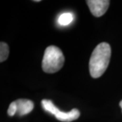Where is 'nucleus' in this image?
<instances>
[{
	"mask_svg": "<svg viewBox=\"0 0 122 122\" xmlns=\"http://www.w3.org/2000/svg\"><path fill=\"white\" fill-rule=\"evenodd\" d=\"M74 16L73 14L70 12H65L61 14L58 17V22L61 26H66L71 24L73 20Z\"/></svg>",
	"mask_w": 122,
	"mask_h": 122,
	"instance_id": "nucleus-6",
	"label": "nucleus"
},
{
	"mask_svg": "<svg viewBox=\"0 0 122 122\" xmlns=\"http://www.w3.org/2000/svg\"><path fill=\"white\" fill-rule=\"evenodd\" d=\"M9 47L8 44L5 42L0 43V62H2L5 61L8 57Z\"/></svg>",
	"mask_w": 122,
	"mask_h": 122,
	"instance_id": "nucleus-7",
	"label": "nucleus"
},
{
	"mask_svg": "<svg viewBox=\"0 0 122 122\" xmlns=\"http://www.w3.org/2000/svg\"><path fill=\"white\" fill-rule=\"evenodd\" d=\"M41 105L46 111L54 115L61 122H71L78 119L80 115L79 111L77 109H72L69 112L61 111L50 100L44 99L41 101Z\"/></svg>",
	"mask_w": 122,
	"mask_h": 122,
	"instance_id": "nucleus-3",
	"label": "nucleus"
},
{
	"mask_svg": "<svg viewBox=\"0 0 122 122\" xmlns=\"http://www.w3.org/2000/svg\"><path fill=\"white\" fill-rule=\"evenodd\" d=\"M111 56V49L109 44L102 42L96 46L92 52L90 62V73L93 78L102 76L109 66Z\"/></svg>",
	"mask_w": 122,
	"mask_h": 122,
	"instance_id": "nucleus-1",
	"label": "nucleus"
},
{
	"mask_svg": "<svg viewBox=\"0 0 122 122\" xmlns=\"http://www.w3.org/2000/svg\"><path fill=\"white\" fill-rule=\"evenodd\" d=\"M16 113H17V107L14 101V102H12L9 106V108L8 109V114L10 117H12Z\"/></svg>",
	"mask_w": 122,
	"mask_h": 122,
	"instance_id": "nucleus-8",
	"label": "nucleus"
},
{
	"mask_svg": "<svg viewBox=\"0 0 122 122\" xmlns=\"http://www.w3.org/2000/svg\"><path fill=\"white\" fill-rule=\"evenodd\" d=\"M17 107V113H16L22 116L30 113L34 108L33 102L30 100L27 99H18L15 101Z\"/></svg>",
	"mask_w": 122,
	"mask_h": 122,
	"instance_id": "nucleus-5",
	"label": "nucleus"
},
{
	"mask_svg": "<svg viewBox=\"0 0 122 122\" xmlns=\"http://www.w3.org/2000/svg\"><path fill=\"white\" fill-rule=\"evenodd\" d=\"M86 2L91 13L96 17L102 16L107 11L110 4L109 0H87Z\"/></svg>",
	"mask_w": 122,
	"mask_h": 122,
	"instance_id": "nucleus-4",
	"label": "nucleus"
},
{
	"mask_svg": "<svg viewBox=\"0 0 122 122\" xmlns=\"http://www.w3.org/2000/svg\"><path fill=\"white\" fill-rule=\"evenodd\" d=\"M65 57L59 48L50 46L46 49L42 60V69L47 73H54L62 67Z\"/></svg>",
	"mask_w": 122,
	"mask_h": 122,
	"instance_id": "nucleus-2",
	"label": "nucleus"
},
{
	"mask_svg": "<svg viewBox=\"0 0 122 122\" xmlns=\"http://www.w3.org/2000/svg\"><path fill=\"white\" fill-rule=\"evenodd\" d=\"M119 106L121 107V108H122V100H121V102H119Z\"/></svg>",
	"mask_w": 122,
	"mask_h": 122,
	"instance_id": "nucleus-9",
	"label": "nucleus"
}]
</instances>
